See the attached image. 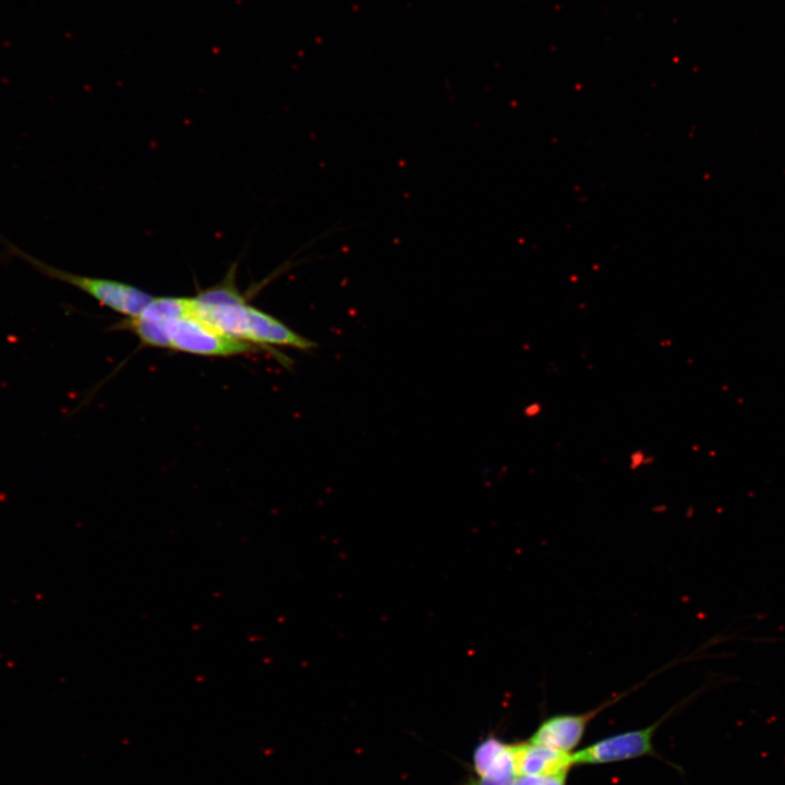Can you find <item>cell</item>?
Here are the masks:
<instances>
[{
  "label": "cell",
  "instance_id": "2",
  "mask_svg": "<svg viewBox=\"0 0 785 785\" xmlns=\"http://www.w3.org/2000/svg\"><path fill=\"white\" fill-rule=\"evenodd\" d=\"M234 271L192 298V315L219 333L247 342L249 307L234 285Z\"/></svg>",
  "mask_w": 785,
  "mask_h": 785
},
{
  "label": "cell",
  "instance_id": "1",
  "mask_svg": "<svg viewBox=\"0 0 785 785\" xmlns=\"http://www.w3.org/2000/svg\"><path fill=\"white\" fill-rule=\"evenodd\" d=\"M5 252L27 263L35 270L44 276L73 286L95 299L101 305L125 315L126 317L138 316L145 306L152 301L153 295L137 287L105 278H97L69 273L64 269L49 265L41 259L32 256L24 250L0 237Z\"/></svg>",
  "mask_w": 785,
  "mask_h": 785
},
{
  "label": "cell",
  "instance_id": "13",
  "mask_svg": "<svg viewBox=\"0 0 785 785\" xmlns=\"http://www.w3.org/2000/svg\"><path fill=\"white\" fill-rule=\"evenodd\" d=\"M515 780V778H514ZM514 781H502L476 776L470 785H511Z\"/></svg>",
  "mask_w": 785,
  "mask_h": 785
},
{
  "label": "cell",
  "instance_id": "11",
  "mask_svg": "<svg viewBox=\"0 0 785 785\" xmlns=\"http://www.w3.org/2000/svg\"><path fill=\"white\" fill-rule=\"evenodd\" d=\"M568 772L547 775H516L511 785H566Z\"/></svg>",
  "mask_w": 785,
  "mask_h": 785
},
{
  "label": "cell",
  "instance_id": "6",
  "mask_svg": "<svg viewBox=\"0 0 785 785\" xmlns=\"http://www.w3.org/2000/svg\"><path fill=\"white\" fill-rule=\"evenodd\" d=\"M247 342L268 350L270 346L310 350L315 342L299 335L276 317L252 305L249 307Z\"/></svg>",
  "mask_w": 785,
  "mask_h": 785
},
{
  "label": "cell",
  "instance_id": "9",
  "mask_svg": "<svg viewBox=\"0 0 785 785\" xmlns=\"http://www.w3.org/2000/svg\"><path fill=\"white\" fill-rule=\"evenodd\" d=\"M190 314H192V298L153 297L138 316L165 323Z\"/></svg>",
  "mask_w": 785,
  "mask_h": 785
},
{
  "label": "cell",
  "instance_id": "14",
  "mask_svg": "<svg viewBox=\"0 0 785 785\" xmlns=\"http://www.w3.org/2000/svg\"><path fill=\"white\" fill-rule=\"evenodd\" d=\"M541 411H542L541 403L538 401H534L524 408V415H527L529 418H534V416L539 415L541 413Z\"/></svg>",
  "mask_w": 785,
  "mask_h": 785
},
{
  "label": "cell",
  "instance_id": "3",
  "mask_svg": "<svg viewBox=\"0 0 785 785\" xmlns=\"http://www.w3.org/2000/svg\"><path fill=\"white\" fill-rule=\"evenodd\" d=\"M170 349L203 357H232L261 347L224 335L190 314L166 322Z\"/></svg>",
  "mask_w": 785,
  "mask_h": 785
},
{
  "label": "cell",
  "instance_id": "10",
  "mask_svg": "<svg viewBox=\"0 0 785 785\" xmlns=\"http://www.w3.org/2000/svg\"><path fill=\"white\" fill-rule=\"evenodd\" d=\"M119 327L133 333L145 346L170 349L166 322H156L135 316L123 319L120 322Z\"/></svg>",
  "mask_w": 785,
  "mask_h": 785
},
{
  "label": "cell",
  "instance_id": "7",
  "mask_svg": "<svg viewBox=\"0 0 785 785\" xmlns=\"http://www.w3.org/2000/svg\"><path fill=\"white\" fill-rule=\"evenodd\" d=\"M516 775H547L568 772L572 752H564L531 741L514 745Z\"/></svg>",
  "mask_w": 785,
  "mask_h": 785
},
{
  "label": "cell",
  "instance_id": "4",
  "mask_svg": "<svg viewBox=\"0 0 785 785\" xmlns=\"http://www.w3.org/2000/svg\"><path fill=\"white\" fill-rule=\"evenodd\" d=\"M669 713L650 726L605 737L573 752V765L614 763L654 754L653 736Z\"/></svg>",
  "mask_w": 785,
  "mask_h": 785
},
{
  "label": "cell",
  "instance_id": "8",
  "mask_svg": "<svg viewBox=\"0 0 785 785\" xmlns=\"http://www.w3.org/2000/svg\"><path fill=\"white\" fill-rule=\"evenodd\" d=\"M473 769L479 777L514 781L516 777L514 745L488 737L473 752Z\"/></svg>",
  "mask_w": 785,
  "mask_h": 785
},
{
  "label": "cell",
  "instance_id": "5",
  "mask_svg": "<svg viewBox=\"0 0 785 785\" xmlns=\"http://www.w3.org/2000/svg\"><path fill=\"white\" fill-rule=\"evenodd\" d=\"M635 688L583 713H565L548 716L540 723L529 741L564 752H571L581 741L589 723L605 708L629 695Z\"/></svg>",
  "mask_w": 785,
  "mask_h": 785
},
{
  "label": "cell",
  "instance_id": "12",
  "mask_svg": "<svg viewBox=\"0 0 785 785\" xmlns=\"http://www.w3.org/2000/svg\"><path fill=\"white\" fill-rule=\"evenodd\" d=\"M653 461V457L647 455L642 450H635L629 456V467L631 470L639 469L642 466H645L648 463H651Z\"/></svg>",
  "mask_w": 785,
  "mask_h": 785
}]
</instances>
